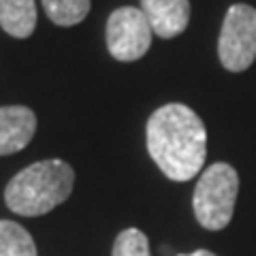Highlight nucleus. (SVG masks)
<instances>
[{
  "label": "nucleus",
  "mask_w": 256,
  "mask_h": 256,
  "mask_svg": "<svg viewBox=\"0 0 256 256\" xmlns=\"http://www.w3.org/2000/svg\"><path fill=\"white\" fill-rule=\"evenodd\" d=\"M180 256H218V254H214L210 250H196V252H192V254H180Z\"/></svg>",
  "instance_id": "obj_12"
},
{
  "label": "nucleus",
  "mask_w": 256,
  "mask_h": 256,
  "mask_svg": "<svg viewBox=\"0 0 256 256\" xmlns=\"http://www.w3.org/2000/svg\"><path fill=\"white\" fill-rule=\"evenodd\" d=\"M152 160L173 182H190L207 158V128L196 111L182 102L156 109L146 126Z\"/></svg>",
  "instance_id": "obj_1"
},
{
  "label": "nucleus",
  "mask_w": 256,
  "mask_h": 256,
  "mask_svg": "<svg viewBox=\"0 0 256 256\" xmlns=\"http://www.w3.org/2000/svg\"><path fill=\"white\" fill-rule=\"evenodd\" d=\"M141 11L146 13L154 34L173 38L188 28L190 0H141Z\"/></svg>",
  "instance_id": "obj_7"
},
{
  "label": "nucleus",
  "mask_w": 256,
  "mask_h": 256,
  "mask_svg": "<svg viewBox=\"0 0 256 256\" xmlns=\"http://www.w3.org/2000/svg\"><path fill=\"white\" fill-rule=\"evenodd\" d=\"M75 171L64 160H41L26 166L4 190L6 207L26 218L45 216L70 196Z\"/></svg>",
  "instance_id": "obj_2"
},
{
  "label": "nucleus",
  "mask_w": 256,
  "mask_h": 256,
  "mask_svg": "<svg viewBox=\"0 0 256 256\" xmlns=\"http://www.w3.org/2000/svg\"><path fill=\"white\" fill-rule=\"evenodd\" d=\"M152 30L146 13L134 6H122L107 20V50L120 62H137L152 45Z\"/></svg>",
  "instance_id": "obj_5"
},
{
  "label": "nucleus",
  "mask_w": 256,
  "mask_h": 256,
  "mask_svg": "<svg viewBox=\"0 0 256 256\" xmlns=\"http://www.w3.org/2000/svg\"><path fill=\"white\" fill-rule=\"evenodd\" d=\"M0 28L15 38H28L36 28L34 0H0Z\"/></svg>",
  "instance_id": "obj_8"
},
{
  "label": "nucleus",
  "mask_w": 256,
  "mask_h": 256,
  "mask_svg": "<svg viewBox=\"0 0 256 256\" xmlns=\"http://www.w3.org/2000/svg\"><path fill=\"white\" fill-rule=\"evenodd\" d=\"M45 13L56 26L70 28L84 22L90 13V0H43Z\"/></svg>",
  "instance_id": "obj_10"
},
{
  "label": "nucleus",
  "mask_w": 256,
  "mask_h": 256,
  "mask_svg": "<svg viewBox=\"0 0 256 256\" xmlns=\"http://www.w3.org/2000/svg\"><path fill=\"white\" fill-rule=\"evenodd\" d=\"M111 256H152L148 235L139 228H126L118 235Z\"/></svg>",
  "instance_id": "obj_11"
},
{
  "label": "nucleus",
  "mask_w": 256,
  "mask_h": 256,
  "mask_svg": "<svg viewBox=\"0 0 256 256\" xmlns=\"http://www.w3.org/2000/svg\"><path fill=\"white\" fill-rule=\"evenodd\" d=\"M0 256H38L34 239L22 224L0 220Z\"/></svg>",
  "instance_id": "obj_9"
},
{
  "label": "nucleus",
  "mask_w": 256,
  "mask_h": 256,
  "mask_svg": "<svg viewBox=\"0 0 256 256\" xmlns=\"http://www.w3.org/2000/svg\"><path fill=\"white\" fill-rule=\"evenodd\" d=\"M36 132L34 111L22 105L0 107V156L18 154L28 148Z\"/></svg>",
  "instance_id": "obj_6"
},
{
  "label": "nucleus",
  "mask_w": 256,
  "mask_h": 256,
  "mask_svg": "<svg viewBox=\"0 0 256 256\" xmlns=\"http://www.w3.org/2000/svg\"><path fill=\"white\" fill-rule=\"evenodd\" d=\"M239 194V175L226 162H216L205 169L192 196V210L198 224L207 230H222L235 214Z\"/></svg>",
  "instance_id": "obj_3"
},
{
  "label": "nucleus",
  "mask_w": 256,
  "mask_h": 256,
  "mask_svg": "<svg viewBox=\"0 0 256 256\" xmlns=\"http://www.w3.org/2000/svg\"><path fill=\"white\" fill-rule=\"evenodd\" d=\"M218 56L230 73H244L256 60V9L250 4H233L222 24Z\"/></svg>",
  "instance_id": "obj_4"
}]
</instances>
